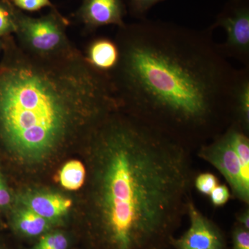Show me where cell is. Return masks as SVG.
I'll list each match as a JSON object with an SVG mask.
<instances>
[{
    "label": "cell",
    "mask_w": 249,
    "mask_h": 249,
    "mask_svg": "<svg viewBox=\"0 0 249 249\" xmlns=\"http://www.w3.org/2000/svg\"><path fill=\"white\" fill-rule=\"evenodd\" d=\"M213 31L145 19L119 28L108 74L121 110L186 145L224 132L240 69Z\"/></svg>",
    "instance_id": "cell-1"
},
{
    "label": "cell",
    "mask_w": 249,
    "mask_h": 249,
    "mask_svg": "<svg viewBox=\"0 0 249 249\" xmlns=\"http://www.w3.org/2000/svg\"><path fill=\"white\" fill-rule=\"evenodd\" d=\"M119 111L95 137L98 235L106 249H163L191 199L187 145Z\"/></svg>",
    "instance_id": "cell-2"
},
{
    "label": "cell",
    "mask_w": 249,
    "mask_h": 249,
    "mask_svg": "<svg viewBox=\"0 0 249 249\" xmlns=\"http://www.w3.org/2000/svg\"><path fill=\"white\" fill-rule=\"evenodd\" d=\"M109 74L73 49L54 56L21 46L0 69V142L26 159H40L87 122L119 109Z\"/></svg>",
    "instance_id": "cell-3"
},
{
    "label": "cell",
    "mask_w": 249,
    "mask_h": 249,
    "mask_svg": "<svg viewBox=\"0 0 249 249\" xmlns=\"http://www.w3.org/2000/svg\"><path fill=\"white\" fill-rule=\"evenodd\" d=\"M16 31L20 46L29 53L40 56H54L74 49L65 33V22L57 15L29 17L15 11Z\"/></svg>",
    "instance_id": "cell-4"
},
{
    "label": "cell",
    "mask_w": 249,
    "mask_h": 249,
    "mask_svg": "<svg viewBox=\"0 0 249 249\" xmlns=\"http://www.w3.org/2000/svg\"><path fill=\"white\" fill-rule=\"evenodd\" d=\"M222 28L227 40L219 44L227 58H233L245 67H249V7L245 0H231L210 27Z\"/></svg>",
    "instance_id": "cell-5"
},
{
    "label": "cell",
    "mask_w": 249,
    "mask_h": 249,
    "mask_svg": "<svg viewBox=\"0 0 249 249\" xmlns=\"http://www.w3.org/2000/svg\"><path fill=\"white\" fill-rule=\"evenodd\" d=\"M198 155L222 174L235 197L249 205V181L244 177L239 157L225 131L211 143L201 145Z\"/></svg>",
    "instance_id": "cell-6"
},
{
    "label": "cell",
    "mask_w": 249,
    "mask_h": 249,
    "mask_svg": "<svg viewBox=\"0 0 249 249\" xmlns=\"http://www.w3.org/2000/svg\"><path fill=\"white\" fill-rule=\"evenodd\" d=\"M186 213L188 230L178 238L171 237L170 245L175 249H227L225 238L219 228L204 215L190 199Z\"/></svg>",
    "instance_id": "cell-7"
},
{
    "label": "cell",
    "mask_w": 249,
    "mask_h": 249,
    "mask_svg": "<svg viewBox=\"0 0 249 249\" xmlns=\"http://www.w3.org/2000/svg\"><path fill=\"white\" fill-rule=\"evenodd\" d=\"M124 0H84L79 11L80 20L90 30L106 25L124 27Z\"/></svg>",
    "instance_id": "cell-8"
},
{
    "label": "cell",
    "mask_w": 249,
    "mask_h": 249,
    "mask_svg": "<svg viewBox=\"0 0 249 249\" xmlns=\"http://www.w3.org/2000/svg\"><path fill=\"white\" fill-rule=\"evenodd\" d=\"M19 204L41 216L53 225L66 215L72 201L66 196L50 192H29L21 196Z\"/></svg>",
    "instance_id": "cell-9"
},
{
    "label": "cell",
    "mask_w": 249,
    "mask_h": 249,
    "mask_svg": "<svg viewBox=\"0 0 249 249\" xmlns=\"http://www.w3.org/2000/svg\"><path fill=\"white\" fill-rule=\"evenodd\" d=\"M85 57L91 67L108 74L117 66L120 52L116 41L101 37L90 44Z\"/></svg>",
    "instance_id": "cell-10"
},
{
    "label": "cell",
    "mask_w": 249,
    "mask_h": 249,
    "mask_svg": "<svg viewBox=\"0 0 249 249\" xmlns=\"http://www.w3.org/2000/svg\"><path fill=\"white\" fill-rule=\"evenodd\" d=\"M231 123L238 124L249 134V67H243L240 69L232 100Z\"/></svg>",
    "instance_id": "cell-11"
},
{
    "label": "cell",
    "mask_w": 249,
    "mask_h": 249,
    "mask_svg": "<svg viewBox=\"0 0 249 249\" xmlns=\"http://www.w3.org/2000/svg\"><path fill=\"white\" fill-rule=\"evenodd\" d=\"M12 224L18 233L29 237L42 235L49 231L52 226L45 218L21 204L15 210Z\"/></svg>",
    "instance_id": "cell-12"
},
{
    "label": "cell",
    "mask_w": 249,
    "mask_h": 249,
    "mask_svg": "<svg viewBox=\"0 0 249 249\" xmlns=\"http://www.w3.org/2000/svg\"><path fill=\"white\" fill-rule=\"evenodd\" d=\"M86 171L79 160H72L62 167L59 174L60 184L65 189L76 191L84 184Z\"/></svg>",
    "instance_id": "cell-13"
},
{
    "label": "cell",
    "mask_w": 249,
    "mask_h": 249,
    "mask_svg": "<svg viewBox=\"0 0 249 249\" xmlns=\"http://www.w3.org/2000/svg\"><path fill=\"white\" fill-rule=\"evenodd\" d=\"M69 245L70 240L64 232L49 231L40 236L32 249H67Z\"/></svg>",
    "instance_id": "cell-14"
},
{
    "label": "cell",
    "mask_w": 249,
    "mask_h": 249,
    "mask_svg": "<svg viewBox=\"0 0 249 249\" xmlns=\"http://www.w3.org/2000/svg\"><path fill=\"white\" fill-rule=\"evenodd\" d=\"M16 31L15 11L0 2V36L7 35Z\"/></svg>",
    "instance_id": "cell-15"
},
{
    "label": "cell",
    "mask_w": 249,
    "mask_h": 249,
    "mask_svg": "<svg viewBox=\"0 0 249 249\" xmlns=\"http://www.w3.org/2000/svg\"><path fill=\"white\" fill-rule=\"evenodd\" d=\"M195 186L198 191L205 196H210L211 192L219 184V181L215 175L210 173L199 174L194 181Z\"/></svg>",
    "instance_id": "cell-16"
},
{
    "label": "cell",
    "mask_w": 249,
    "mask_h": 249,
    "mask_svg": "<svg viewBox=\"0 0 249 249\" xmlns=\"http://www.w3.org/2000/svg\"><path fill=\"white\" fill-rule=\"evenodd\" d=\"M163 0H128L129 11L134 17L142 19L152 6Z\"/></svg>",
    "instance_id": "cell-17"
},
{
    "label": "cell",
    "mask_w": 249,
    "mask_h": 249,
    "mask_svg": "<svg viewBox=\"0 0 249 249\" xmlns=\"http://www.w3.org/2000/svg\"><path fill=\"white\" fill-rule=\"evenodd\" d=\"M232 249H249V230L236 224L232 232Z\"/></svg>",
    "instance_id": "cell-18"
},
{
    "label": "cell",
    "mask_w": 249,
    "mask_h": 249,
    "mask_svg": "<svg viewBox=\"0 0 249 249\" xmlns=\"http://www.w3.org/2000/svg\"><path fill=\"white\" fill-rule=\"evenodd\" d=\"M211 202L214 206L219 207L227 204L230 199L231 193L227 186L224 184H218L213 191L210 194Z\"/></svg>",
    "instance_id": "cell-19"
},
{
    "label": "cell",
    "mask_w": 249,
    "mask_h": 249,
    "mask_svg": "<svg viewBox=\"0 0 249 249\" xmlns=\"http://www.w3.org/2000/svg\"><path fill=\"white\" fill-rule=\"evenodd\" d=\"M15 6L27 11H37L43 8L52 7L50 0H13Z\"/></svg>",
    "instance_id": "cell-20"
},
{
    "label": "cell",
    "mask_w": 249,
    "mask_h": 249,
    "mask_svg": "<svg viewBox=\"0 0 249 249\" xmlns=\"http://www.w3.org/2000/svg\"><path fill=\"white\" fill-rule=\"evenodd\" d=\"M11 201V193L4 179L0 176V208L6 207L9 206Z\"/></svg>",
    "instance_id": "cell-21"
},
{
    "label": "cell",
    "mask_w": 249,
    "mask_h": 249,
    "mask_svg": "<svg viewBox=\"0 0 249 249\" xmlns=\"http://www.w3.org/2000/svg\"><path fill=\"white\" fill-rule=\"evenodd\" d=\"M237 224L247 230H249V211L248 209L242 211L237 215Z\"/></svg>",
    "instance_id": "cell-22"
},
{
    "label": "cell",
    "mask_w": 249,
    "mask_h": 249,
    "mask_svg": "<svg viewBox=\"0 0 249 249\" xmlns=\"http://www.w3.org/2000/svg\"></svg>",
    "instance_id": "cell-23"
}]
</instances>
